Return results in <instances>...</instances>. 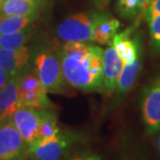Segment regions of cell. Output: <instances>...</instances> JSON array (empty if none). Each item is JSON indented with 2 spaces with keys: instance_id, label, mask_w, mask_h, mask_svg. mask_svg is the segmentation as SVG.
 Listing matches in <instances>:
<instances>
[{
  "instance_id": "cell-18",
  "label": "cell",
  "mask_w": 160,
  "mask_h": 160,
  "mask_svg": "<svg viewBox=\"0 0 160 160\" xmlns=\"http://www.w3.org/2000/svg\"><path fill=\"white\" fill-rule=\"evenodd\" d=\"M145 19L149 25V44L153 54L160 52V13L146 14Z\"/></svg>"
},
{
  "instance_id": "cell-25",
  "label": "cell",
  "mask_w": 160,
  "mask_h": 160,
  "mask_svg": "<svg viewBox=\"0 0 160 160\" xmlns=\"http://www.w3.org/2000/svg\"><path fill=\"white\" fill-rule=\"evenodd\" d=\"M157 147L158 149V152L160 154V130H159V134H158V141H157Z\"/></svg>"
},
{
  "instance_id": "cell-23",
  "label": "cell",
  "mask_w": 160,
  "mask_h": 160,
  "mask_svg": "<svg viewBox=\"0 0 160 160\" xmlns=\"http://www.w3.org/2000/svg\"><path fill=\"white\" fill-rule=\"evenodd\" d=\"M8 73L5 69H3L0 67V90L6 86V84L8 81Z\"/></svg>"
},
{
  "instance_id": "cell-4",
  "label": "cell",
  "mask_w": 160,
  "mask_h": 160,
  "mask_svg": "<svg viewBox=\"0 0 160 160\" xmlns=\"http://www.w3.org/2000/svg\"><path fill=\"white\" fill-rule=\"evenodd\" d=\"M29 157V146L21 136L7 117L0 126V160H26Z\"/></svg>"
},
{
  "instance_id": "cell-19",
  "label": "cell",
  "mask_w": 160,
  "mask_h": 160,
  "mask_svg": "<svg viewBox=\"0 0 160 160\" xmlns=\"http://www.w3.org/2000/svg\"><path fill=\"white\" fill-rule=\"evenodd\" d=\"M61 128L58 126L57 116L52 109H50L46 115V118L44 119L43 123L41 124L39 127L38 134V141L51 137L52 135L56 133Z\"/></svg>"
},
{
  "instance_id": "cell-1",
  "label": "cell",
  "mask_w": 160,
  "mask_h": 160,
  "mask_svg": "<svg viewBox=\"0 0 160 160\" xmlns=\"http://www.w3.org/2000/svg\"><path fill=\"white\" fill-rule=\"evenodd\" d=\"M64 78L83 92L102 91L104 50L84 42H66L59 53Z\"/></svg>"
},
{
  "instance_id": "cell-9",
  "label": "cell",
  "mask_w": 160,
  "mask_h": 160,
  "mask_svg": "<svg viewBox=\"0 0 160 160\" xmlns=\"http://www.w3.org/2000/svg\"><path fill=\"white\" fill-rule=\"evenodd\" d=\"M120 28L119 21L105 12H94L92 42L110 45Z\"/></svg>"
},
{
  "instance_id": "cell-3",
  "label": "cell",
  "mask_w": 160,
  "mask_h": 160,
  "mask_svg": "<svg viewBox=\"0 0 160 160\" xmlns=\"http://www.w3.org/2000/svg\"><path fill=\"white\" fill-rule=\"evenodd\" d=\"M37 74L47 92L65 93L67 81L63 75L60 58L51 52H40L36 57Z\"/></svg>"
},
{
  "instance_id": "cell-20",
  "label": "cell",
  "mask_w": 160,
  "mask_h": 160,
  "mask_svg": "<svg viewBox=\"0 0 160 160\" xmlns=\"http://www.w3.org/2000/svg\"><path fill=\"white\" fill-rule=\"evenodd\" d=\"M151 13H160V0H151L145 15Z\"/></svg>"
},
{
  "instance_id": "cell-22",
  "label": "cell",
  "mask_w": 160,
  "mask_h": 160,
  "mask_svg": "<svg viewBox=\"0 0 160 160\" xmlns=\"http://www.w3.org/2000/svg\"><path fill=\"white\" fill-rule=\"evenodd\" d=\"M92 4L99 10H104L107 6H109L110 0H92Z\"/></svg>"
},
{
  "instance_id": "cell-17",
  "label": "cell",
  "mask_w": 160,
  "mask_h": 160,
  "mask_svg": "<svg viewBox=\"0 0 160 160\" xmlns=\"http://www.w3.org/2000/svg\"><path fill=\"white\" fill-rule=\"evenodd\" d=\"M31 35V29L25 28L22 30L8 35H0V48L16 50L24 46Z\"/></svg>"
},
{
  "instance_id": "cell-12",
  "label": "cell",
  "mask_w": 160,
  "mask_h": 160,
  "mask_svg": "<svg viewBox=\"0 0 160 160\" xmlns=\"http://www.w3.org/2000/svg\"><path fill=\"white\" fill-rule=\"evenodd\" d=\"M45 0H5L0 8V16L37 17Z\"/></svg>"
},
{
  "instance_id": "cell-2",
  "label": "cell",
  "mask_w": 160,
  "mask_h": 160,
  "mask_svg": "<svg viewBox=\"0 0 160 160\" xmlns=\"http://www.w3.org/2000/svg\"><path fill=\"white\" fill-rule=\"evenodd\" d=\"M78 141L77 134L60 129L51 137L29 144V157L33 160H64Z\"/></svg>"
},
{
  "instance_id": "cell-16",
  "label": "cell",
  "mask_w": 160,
  "mask_h": 160,
  "mask_svg": "<svg viewBox=\"0 0 160 160\" xmlns=\"http://www.w3.org/2000/svg\"><path fill=\"white\" fill-rule=\"evenodd\" d=\"M35 19L31 16H0V35L16 33L22 30Z\"/></svg>"
},
{
  "instance_id": "cell-14",
  "label": "cell",
  "mask_w": 160,
  "mask_h": 160,
  "mask_svg": "<svg viewBox=\"0 0 160 160\" xmlns=\"http://www.w3.org/2000/svg\"><path fill=\"white\" fill-rule=\"evenodd\" d=\"M151 0H117L116 12L125 20L140 22L149 8Z\"/></svg>"
},
{
  "instance_id": "cell-7",
  "label": "cell",
  "mask_w": 160,
  "mask_h": 160,
  "mask_svg": "<svg viewBox=\"0 0 160 160\" xmlns=\"http://www.w3.org/2000/svg\"><path fill=\"white\" fill-rule=\"evenodd\" d=\"M49 109L18 106L11 116L13 125L23 140L29 145L38 141L39 127L46 118Z\"/></svg>"
},
{
  "instance_id": "cell-11",
  "label": "cell",
  "mask_w": 160,
  "mask_h": 160,
  "mask_svg": "<svg viewBox=\"0 0 160 160\" xmlns=\"http://www.w3.org/2000/svg\"><path fill=\"white\" fill-rule=\"evenodd\" d=\"M29 59V51L26 46L16 50L0 48V67L10 77L20 74Z\"/></svg>"
},
{
  "instance_id": "cell-6",
  "label": "cell",
  "mask_w": 160,
  "mask_h": 160,
  "mask_svg": "<svg viewBox=\"0 0 160 160\" xmlns=\"http://www.w3.org/2000/svg\"><path fill=\"white\" fill-rule=\"evenodd\" d=\"M141 108L146 132L154 135L160 130V73L144 88Z\"/></svg>"
},
{
  "instance_id": "cell-26",
  "label": "cell",
  "mask_w": 160,
  "mask_h": 160,
  "mask_svg": "<svg viewBox=\"0 0 160 160\" xmlns=\"http://www.w3.org/2000/svg\"><path fill=\"white\" fill-rule=\"evenodd\" d=\"M4 1H5V0H0V8H1V6H2V5H3Z\"/></svg>"
},
{
  "instance_id": "cell-13",
  "label": "cell",
  "mask_w": 160,
  "mask_h": 160,
  "mask_svg": "<svg viewBox=\"0 0 160 160\" xmlns=\"http://www.w3.org/2000/svg\"><path fill=\"white\" fill-rule=\"evenodd\" d=\"M22 76L14 75L0 90V114L12 116L18 107L19 82Z\"/></svg>"
},
{
  "instance_id": "cell-8",
  "label": "cell",
  "mask_w": 160,
  "mask_h": 160,
  "mask_svg": "<svg viewBox=\"0 0 160 160\" xmlns=\"http://www.w3.org/2000/svg\"><path fill=\"white\" fill-rule=\"evenodd\" d=\"M18 106L33 109H52L47 91L38 76L29 74L21 78L19 82Z\"/></svg>"
},
{
  "instance_id": "cell-24",
  "label": "cell",
  "mask_w": 160,
  "mask_h": 160,
  "mask_svg": "<svg viewBox=\"0 0 160 160\" xmlns=\"http://www.w3.org/2000/svg\"><path fill=\"white\" fill-rule=\"evenodd\" d=\"M10 115H7V114H0V126H1V124L4 122V120L6 119L7 117H9Z\"/></svg>"
},
{
  "instance_id": "cell-21",
  "label": "cell",
  "mask_w": 160,
  "mask_h": 160,
  "mask_svg": "<svg viewBox=\"0 0 160 160\" xmlns=\"http://www.w3.org/2000/svg\"><path fill=\"white\" fill-rule=\"evenodd\" d=\"M69 160H102L101 158L97 155H88V154H83L78 155V156H75L74 158H72Z\"/></svg>"
},
{
  "instance_id": "cell-15",
  "label": "cell",
  "mask_w": 160,
  "mask_h": 160,
  "mask_svg": "<svg viewBox=\"0 0 160 160\" xmlns=\"http://www.w3.org/2000/svg\"><path fill=\"white\" fill-rule=\"evenodd\" d=\"M142 53L138 55L131 63L123 65V69L116 89L118 94H124L128 92L133 86L142 69Z\"/></svg>"
},
{
  "instance_id": "cell-10",
  "label": "cell",
  "mask_w": 160,
  "mask_h": 160,
  "mask_svg": "<svg viewBox=\"0 0 160 160\" xmlns=\"http://www.w3.org/2000/svg\"><path fill=\"white\" fill-rule=\"evenodd\" d=\"M123 69V62L113 44L104 51L102 91L108 94L117 89L118 82Z\"/></svg>"
},
{
  "instance_id": "cell-5",
  "label": "cell",
  "mask_w": 160,
  "mask_h": 160,
  "mask_svg": "<svg viewBox=\"0 0 160 160\" xmlns=\"http://www.w3.org/2000/svg\"><path fill=\"white\" fill-rule=\"evenodd\" d=\"M93 12H78L64 19L56 29L57 37L64 42H92Z\"/></svg>"
}]
</instances>
